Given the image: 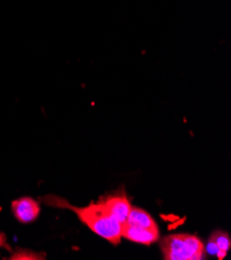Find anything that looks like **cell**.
I'll use <instances>...</instances> for the list:
<instances>
[{"mask_svg":"<svg viewBox=\"0 0 231 260\" xmlns=\"http://www.w3.org/2000/svg\"><path fill=\"white\" fill-rule=\"evenodd\" d=\"M0 248H7L11 250V248L7 244V237L4 232H0Z\"/></svg>","mask_w":231,"mask_h":260,"instance_id":"9c48e42d","label":"cell"},{"mask_svg":"<svg viewBox=\"0 0 231 260\" xmlns=\"http://www.w3.org/2000/svg\"><path fill=\"white\" fill-rule=\"evenodd\" d=\"M121 238L134 243L149 246L159 240V231L124 223L121 225Z\"/></svg>","mask_w":231,"mask_h":260,"instance_id":"277c9868","label":"cell"},{"mask_svg":"<svg viewBox=\"0 0 231 260\" xmlns=\"http://www.w3.org/2000/svg\"><path fill=\"white\" fill-rule=\"evenodd\" d=\"M44 202L48 205L71 210L78 216L82 223L88 226L97 236L104 238L113 245H118L120 243L121 225L106 210L102 201L96 203L91 202L85 207H77L70 204L65 199L49 195L44 198Z\"/></svg>","mask_w":231,"mask_h":260,"instance_id":"6da1fadb","label":"cell"},{"mask_svg":"<svg viewBox=\"0 0 231 260\" xmlns=\"http://www.w3.org/2000/svg\"><path fill=\"white\" fill-rule=\"evenodd\" d=\"M46 255L43 253H37L32 252L30 250H24V249H19L16 252H13L12 256L10 259H18V260H23V259H27V260H32V259H46Z\"/></svg>","mask_w":231,"mask_h":260,"instance_id":"ba28073f","label":"cell"},{"mask_svg":"<svg viewBox=\"0 0 231 260\" xmlns=\"http://www.w3.org/2000/svg\"><path fill=\"white\" fill-rule=\"evenodd\" d=\"M125 222L129 224H132V225H136V226H140L143 228L159 231L157 223L155 222V220L152 219V217L144 210L139 209V207H136V206L131 207V211H130L129 216H127V219Z\"/></svg>","mask_w":231,"mask_h":260,"instance_id":"52a82bcc","label":"cell"},{"mask_svg":"<svg viewBox=\"0 0 231 260\" xmlns=\"http://www.w3.org/2000/svg\"><path fill=\"white\" fill-rule=\"evenodd\" d=\"M12 212L20 223L28 224L38 219L41 213V207L35 199L22 197L12 202Z\"/></svg>","mask_w":231,"mask_h":260,"instance_id":"3957f363","label":"cell"},{"mask_svg":"<svg viewBox=\"0 0 231 260\" xmlns=\"http://www.w3.org/2000/svg\"><path fill=\"white\" fill-rule=\"evenodd\" d=\"M166 260H200L204 257V245L199 238L192 235H171L160 242Z\"/></svg>","mask_w":231,"mask_h":260,"instance_id":"7a4b0ae2","label":"cell"},{"mask_svg":"<svg viewBox=\"0 0 231 260\" xmlns=\"http://www.w3.org/2000/svg\"><path fill=\"white\" fill-rule=\"evenodd\" d=\"M102 202L104 203L106 210L120 223V225L125 223L132 205L123 192L109 195L106 199L102 200Z\"/></svg>","mask_w":231,"mask_h":260,"instance_id":"5b68a950","label":"cell"},{"mask_svg":"<svg viewBox=\"0 0 231 260\" xmlns=\"http://www.w3.org/2000/svg\"><path fill=\"white\" fill-rule=\"evenodd\" d=\"M230 246L231 241L228 233L222 230H217L212 233L207 250L211 255H216L220 260H222L227 255Z\"/></svg>","mask_w":231,"mask_h":260,"instance_id":"8992f818","label":"cell"}]
</instances>
